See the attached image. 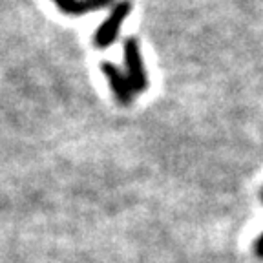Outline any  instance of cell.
<instances>
[{
    "label": "cell",
    "instance_id": "6",
    "mask_svg": "<svg viewBox=\"0 0 263 263\" xmlns=\"http://www.w3.org/2000/svg\"><path fill=\"white\" fill-rule=\"evenodd\" d=\"M261 201H263V190H261Z\"/></svg>",
    "mask_w": 263,
    "mask_h": 263
},
{
    "label": "cell",
    "instance_id": "5",
    "mask_svg": "<svg viewBox=\"0 0 263 263\" xmlns=\"http://www.w3.org/2000/svg\"><path fill=\"white\" fill-rule=\"evenodd\" d=\"M254 251H256V256L263 259V232L259 234V238L256 239V245H254Z\"/></svg>",
    "mask_w": 263,
    "mask_h": 263
},
{
    "label": "cell",
    "instance_id": "4",
    "mask_svg": "<svg viewBox=\"0 0 263 263\" xmlns=\"http://www.w3.org/2000/svg\"><path fill=\"white\" fill-rule=\"evenodd\" d=\"M55 6H57L59 9H61L62 13H66V15H70L71 11V6L75 4V0H53Z\"/></svg>",
    "mask_w": 263,
    "mask_h": 263
},
{
    "label": "cell",
    "instance_id": "1",
    "mask_svg": "<svg viewBox=\"0 0 263 263\" xmlns=\"http://www.w3.org/2000/svg\"><path fill=\"white\" fill-rule=\"evenodd\" d=\"M134 9L132 0H117L111 8L110 15L104 18L99 28L95 29L93 35V44L97 49H108L111 44H115V41L119 39L121 28H123L124 21L128 18V15Z\"/></svg>",
    "mask_w": 263,
    "mask_h": 263
},
{
    "label": "cell",
    "instance_id": "2",
    "mask_svg": "<svg viewBox=\"0 0 263 263\" xmlns=\"http://www.w3.org/2000/svg\"><path fill=\"white\" fill-rule=\"evenodd\" d=\"M123 57H124V70L130 79L132 86L136 90V93H143L148 90V73L144 68L143 55H141L139 42L136 37H128L123 42Z\"/></svg>",
    "mask_w": 263,
    "mask_h": 263
},
{
    "label": "cell",
    "instance_id": "3",
    "mask_svg": "<svg viewBox=\"0 0 263 263\" xmlns=\"http://www.w3.org/2000/svg\"><path fill=\"white\" fill-rule=\"evenodd\" d=\"M99 68H101L103 75L106 77L115 101H117L121 106H130V104L134 103V99H136V90L132 86L126 71H121L114 62H108V61L101 62Z\"/></svg>",
    "mask_w": 263,
    "mask_h": 263
}]
</instances>
